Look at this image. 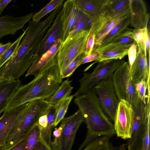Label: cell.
<instances>
[{
	"instance_id": "ab89813d",
	"label": "cell",
	"mask_w": 150,
	"mask_h": 150,
	"mask_svg": "<svg viewBox=\"0 0 150 150\" xmlns=\"http://www.w3.org/2000/svg\"><path fill=\"white\" fill-rule=\"evenodd\" d=\"M125 30L114 39L111 42H119L125 45H131L134 41L126 34Z\"/></svg>"
},
{
	"instance_id": "d6a6232c",
	"label": "cell",
	"mask_w": 150,
	"mask_h": 150,
	"mask_svg": "<svg viewBox=\"0 0 150 150\" xmlns=\"http://www.w3.org/2000/svg\"><path fill=\"white\" fill-rule=\"evenodd\" d=\"M64 0H52L50 1L39 11L33 15L32 20L36 22L40 21L45 15L54 10L60 5L63 4Z\"/></svg>"
},
{
	"instance_id": "9a60e30c",
	"label": "cell",
	"mask_w": 150,
	"mask_h": 150,
	"mask_svg": "<svg viewBox=\"0 0 150 150\" xmlns=\"http://www.w3.org/2000/svg\"><path fill=\"white\" fill-rule=\"evenodd\" d=\"M33 15L30 13L19 17L9 15L0 17V40L5 35L16 34L30 21Z\"/></svg>"
},
{
	"instance_id": "5b68a950",
	"label": "cell",
	"mask_w": 150,
	"mask_h": 150,
	"mask_svg": "<svg viewBox=\"0 0 150 150\" xmlns=\"http://www.w3.org/2000/svg\"><path fill=\"white\" fill-rule=\"evenodd\" d=\"M124 59H110L99 62L93 70L85 73L79 80V87L74 95L75 97L93 88L103 80L111 76Z\"/></svg>"
},
{
	"instance_id": "2e32d148",
	"label": "cell",
	"mask_w": 150,
	"mask_h": 150,
	"mask_svg": "<svg viewBox=\"0 0 150 150\" xmlns=\"http://www.w3.org/2000/svg\"><path fill=\"white\" fill-rule=\"evenodd\" d=\"M78 10L76 0H67L63 5L61 9L63 30L62 42L66 40L69 33L72 30Z\"/></svg>"
},
{
	"instance_id": "83f0119b",
	"label": "cell",
	"mask_w": 150,
	"mask_h": 150,
	"mask_svg": "<svg viewBox=\"0 0 150 150\" xmlns=\"http://www.w3.org/2000/svg\"><path fill=\"white\" fill-rule=\"evenodd\" d=\"M110 6L113 18L130 13L129 0H110Z\"/></svg>"
},
{
	"instance_id": "52a82bcc",
	"label": "cell",
	"mask_w": 150,
	"mask_h": 150,
	"mask_svg": "<svg viewBox=\"0 0 150 150\" xmlns=\"http://www.w3.org/2000/svg\"><path fill=\"white\" fill-rule=\"evenodd\" d=\"M111 78L119 101L125 100L133 107L138 98L135 91L128 62L122 63L114 72Z\"/></svg>"
},
{
	"instance_id": "e575fe53",
	"label": "cell",
	"mask_w": 150,
	"mask_h": 150,
	"mask_svg": "<svg viewBox=\"0 0 150 150\" xmlns=\"http://www.w3.org/2000/svg\"><path fill=\"white\" fill-rule=\"evenodd\" d=\"M40 130L38 123L33 128L26 137L27 142L25 150H34L40 139Z\"/></svg>"
},
{
	"instance_id": "4fadbf2b",
	"label": "cell",
	"mask_w": 150,
	"mask_h": 150,
	"mask_svg": "<svg viewBox=\"0 0 150 150\" xmlns=\"http://www.w3.org/2000/svg\"><path fill=\"white\" fill-rule=\"evenodd\" d=\"M61 10L55 18L53 24L43 38L38 53V57L46 52L57 40L62 37Z\"/></svg>"
},
{
	"instance_id": "3957f363",
	"label": "cell",
	"mask_w": 150,
	"mask_h": 150,
	"mask_svg": "<svg viewBox=\"0 0 150 150\" xmlns=\"http://www.w3.org/2000/svg\"><path fill=\"white\" fill-rule=\"evenodd\" d=\"M74 100L83 115L87 128L85 139L77 150H82L97 138H110L116 134L114 124L103 112L94 88L75 97Z\"/></svg>"
},
{
	"instance_id": "bcb514c9",
	"label": "cell",
	"mask_w": 150,
	"mask_h": 150,
	"mask_svg": "<svg viewBox=\"0 0 150 150\" xmlns=\"http://www.w3.org/2000/svg\"><path fill=\"white\" fill-rule=\"evenodd\" d=\"M126 147L125 144L123 143L117 146H113L112 150H126Z\"/></svg>"
},
{
	"instance_id": "f35d334b",
	"label": "cell",
	"mask_w": 150,
	"mask_h": 150,
	"mask_svg": "<svg viewBox=\"0 0 150 150\" xmlns=\"http://www.w3.org/2000/svg\"><path fill=\"white\" fill-rule=\"evenodd\" d=\"M137 45L135 41L130 45L128 51V64L129 70L131 69L137 57Z\"/></svg>"
},
{
	"instance_id": "d4e9b609",
	"label": "cell",
	"mask_w": 150,
	"mask_h": 150,
	"mask_svg": "<svg viewBox=\"0 0 150 150\" xmlns=\"http://www.w3.org/2000/svg\"><path fill=\"white\" fill-rule=\"evenodd\" d=\"M91 17L85 12L79 9L73 28L69 33L66 39L71 38L81 31H89L91 27Z\"/></svg>"
},
{
	"instance_id": "9c48e42d",
	"label": "cell",
	"mask_w": 150,
	"mask_h": 150,
	"mask_svg": "<svg viewBox=\"0 0 150 150\" xmlns=\"http://www.w3.org/2000/svg\"><path fill=\"white\" fill-rule=\"evenodd\" d=\"M93 88L103 112L109 119L114 121L119 100L111 76L101 81Z\"/></svg>"
},
{
	"instance_id": "277c9868",
	"label": "cell",
	"mask_w": 150,
	"mask_h": 150,
	"mask_svg": "<svg viewBox=\"0 0 150 150\" xmlns=\"http://www.w3.org/2000/svg\"><path fill=\"white\" fill-rule=\"evenodd\" d=\"M50 104L47 101L42 99L34 100L27 103L7 136L6 150L10 149L26 138Z\"/></svg>"
},
{
	"instance_id": "7402d4cb",
	"label": "cell",
	"mask_w": 150,
	"mask_h": 150,
	"mask_svg": "<svg viewBox=\"0 0 150 150\" xmlns=\"http://www.w3.org/2000/svg\"><path fill=\"white\" fill-rule=\"evenodd\" d=\"M79 9L88 14L92 20L99 14L110 0H76Z\"/></svg>"
},
{
	"instance_id": "7c38bea8",
	"label": "cell",
	"mask_w": 150,
	"mask_h": 150,
	"mask_svg": "<svg viewBox=\"0 0 150 150\" xmlns=\"http://www.w3.org/2000/svg\"><path fill=\"white\" fill-rule=\"evenodd\" d=\"M130 45H125L114 42L99 45L94 48L92 51L99 54L94 63L110 59H122L127 55Z\"/></svg>"
},
{
	"instance_id": "8d00e7d4",
	"label": "cell",
	"mask_w": 150,
	"mask_h": 150,
	"mask_svg": "<svg viewBox=\"0 0 150 150\" xmlns=\"http://www.w3.org/2000/svg\"><path fill=\"white\" fill-rule=\"evenodd\" d=\"M134 90L138 98L144 104L146 103V92L148 88L147 81L143 79L134 85Z\"/></svg>"
},
{
	"instance_id": "4316f807",
	"label": "cell",
	"mask_w": 150,
	"mask_h": 150,
	"mask_svg": "<svg viewBox=\"0 0 150 150\" xmlns=\"http://www.w3.org/2000/svg\"><path fill=\"white\" fill-rule=\"evenodd\" d=\"M71 81L67 79L63 81L54 95L47 101L50 104L55 105L63 99L70 96L74 87Z\"/></svg>"
},
{
	"instance_id": "f6af8a7d",
	"label": "cell",
	"mask_w": 150,
	"mask_h": 150,
	"mask_svg": "<svg viewBox=\"0 0 150 150\" xmlns=\"http://www.w3.org/2000/svg\"><path fill=\"white\" fill-rule=\"evenodd\" d=\"M12 1L11 0H0V15L8 5Z\"/></svg>"
},
{
	"instance_id": "7dc6e473",
	"label": "cell",
	"mask_w": 150,
	"mask_h": 150,
	"mask_svg": "<svg viewBox=\"0 0 150 150\" xmlns=\"http://www.w3.org/2000/svg\"><path fill=\"white\" fill-rule=\"evenodd\" d=\"M0 150H6V149L5 148L0 146Z\"/></svg>"
},
{
	"instance_id": "d590c367",
	"label": "cell",
	"mask_w": 150,
	"mask_h": 150,
	"mask_svg": "<svg viewBox=\"0 0 150 150\" xmlns=\"http://www.w3.org/2000/svg\"><path fill=\"white\" fill-rule=\"evenodd\" d=\"M83 52L80 54L69 65L61 75L62 79L71 76L76 69L79 66V64L82 59L85 57Z\"/></svg>"
},
{
	"instance_id": "ffe728a7",
	"label": "cell",
	"mask_w": 150,
	"mask_h": 150,
	"mask_svg": "<svg viewBox=\"0 0 150 150\" xmlns=\"http://www.w3.org/2000/svg\"><path fill=\"white\" fill-rule=\"evenodd\" d=\"M150 120L142 126L133 140L126 144L127 150H150Z\"/></svg>"
},
{
	"instance_id": "d6986e66",
	"label": "cell",
	"mask_w": 150,
	"mask_h": 150,
	"mask_svg": "<svg viewBox=\"0 0 150 150\" xmlns=\"http://www.w3.org/2000/svg\"><path fill=\"white\" fill-rule=\"evenodd\" d=\"M133 108L134 115L132 134L127 144L133 140L140 127L150 120V102L146 105L138 99Z\"/></svg>"
},
{
	"instance_id": "1f68e13d",
	"label": "cell",
	"mask_w": 150,
	"mask_h": 150,
	"mask_svg": "<svg viewBox=\"0 0 150 150\" xmlns=\"http://www.w3.org/2000/svg\"><path fill=\"white\" fill-rule=\"evenodd\" d=\"M128 15L112 19L96 35L95 39L94 48L100 45L105 37L113 28Z\"/></svg>"
},
{
	"instance_id": "4dcf8cb0",
	"label": "cell",
	"mask_w": 150,
	"mask_h": 150,
	"mask_svg": "<svg viewBox=\"0 0 150 150\" xmlns=\"http://www.w3.org/2000/svg\"><path fill=\"white\" fill-rule=\"evenodd\" d=\"M110 138L102 136L94 139L82 150H112L113 146Z\"/></svg>"
},
{
	"instance_id": "e0dca14e",
	"label": "cell",
	"mask_w": 150,
	"mask_h": 150,
	"mask_svg": "<svg viewBox=\"0 0 150 150\" xmlns=\"http://www.w3.org/2000/svg\"><path fill=\"white\" fill-rule=\"evenodd\" d=\"M27 103L4 111L3 115L0 118V146L5 148L7 136Z\"/></svg>"
},
{
	"instance_id": "8992f818",
	"label": "cell",
	"mask_w": 150,
	"mask_h": 150,
	"mask_svg": "<svg viewBox=\"0 0 150 150\" xmlns=\"http://www.w3.org/2000/svg\"><path fill=\"white\" fill-rule=\"evenodd\" d=\"M88 32L81 31L61 43L57 55L61 75L70 63L79 55L83 52Z\"/></svg>"
},
{
	"instance_id": "cb8c5ba5",
	"label": "cell",
	"mask_w": 150,
	"mask_h": 150,
	"mask_svg": "<svg viewBox=\"0 0 150 150\" xmlns=\"http://www.w3.org/2000/svg\"><path fill=\"white\" fill-rule=\"evenodd\" d=\"M47 115V125L44 129L40 130V138L47 145L51 146L52 132L54 127L56 117V110L54 105L50 104L46 110Z\"/></svg>"
},
{
	"instance_id": "7a4b0ae2",
	"label": "cell",
	"mask_w": 150,
	"mask_h": 150,
	"mask_svg": "<svg viewBox=\"0 0 150 150\" xmlns=\"http://www.w3.org/2000/svg\"><path fill=\"white\" fill-rule=\"evenodd\" d=\"M62 79L57 58L31 81L19 87L9 100L4 111L34 100L48 101L57 90Z\"/></svg>"
},
{
	"instance_id": "603a6c76",
	"label": "cell",
	"mask_w": 150,
	"mask_h": 150,
	"mask_svg": "<svg viewBox=\"0 0 150 150\" xmlns=\"http://www.w3.org/2000/svg\"><path fill=\"white\" fill-rule=\"evenodd\" d=\"M110 1L99 14L92 19L91 26L89 33L96 35L113 18L110 7Z\"/></svg>"
},
{
	"instance_id": "60d3db41",
	"label": "cell",
	"mask_w": 150,
	"mask_h": 150,
	"mask_svg": "<svg viewBox=\"0 0 150 150\" xmlns=\"http://www.w3.org/2000/svg\"><path fill=\"white\" fill-rule=\"evenodd\" d=\"M98 53L97 52L92 51V53L89 55L84 57L81 60L79 64L81 65L93 61H94L98 57Z\"/></svg>"
},
{
	"instance_id": "5bb4252c",
	"label": "cell",
	"mask_w": 150,
	"mask_h": 150,
	"mask_svg": "<svg viewBox=\"0 0 150 150\" xmlns=\"http://www.w3.org/2000/svg\"><path fill=\"white\" fill-rule=\"evenodd\" d=\"M130 25L134 29L147 27L149 18L146 5L142 0H129Z\"/></svg>"
},
{
	"instance_id": "8fae6325",
	"label": "cell",
	"mask_w": 150,
	"mask_h": 150,
	"mask_svg": "<svg viewBox=\"0 0 150 150\" xmlns=\"http://www.w3.org/2000/svg\"><path fill=\"white\" fill-rule=\"evenodd\" d=\"M134 85L142 80L147 81L148 88H150V55L148 58L145 52L137 47L136 58L130 69Z\"/></svg>"
},
{
	"instance_id": "30bf717a",
	"label": "cell",
	"mask_w": 150,
	"mask_h": 150,
	"mask_svg": "<svg viewBox=\"0 0 150 150\" xmlns=\"http://www.w3.org/2000/svg\"><path fill=\"white\" fill-rule=\"evenodd\" d=\"M133 108L129 103L122 100L119 101L114 122L116 134L124 139H128L131 135L133 120Z\"/></svg>"
},
{
	"instance_id": "f1b7e54d",
	"label": "cell",
	"mask_w": 150,
	"mask_h": 150,
	"mask_svg": "<svg viewBox=\"0 0 150 150\" xmlns=\"http://www.w3.org/2000/svg\"><path fill=\"white\" fill-rule=\"evenodd\" d=\"M130 23V13L115 26L103 40L100 45L111 42L127 28Z\"/></svg>"
},
{
	"instance_id": "ba28073f",
	"label": "cell",
	"mask_w": 150,
	"mask_h": 150,
	"mask_svg": "<svg viewBox=\"0 0 150 150\" xmlns=\"http://www.w3.org/2000/svg\"><path fill=\"white\" fill-rule=\"evenodd\" d=\"M84 122L83 115L79 109L72 115L64 117L60 124L62 127L60 135L56 141L52 142V150H71L76 133Z\"/></svg>"
},
{
	"instance_id": "836d02e7",
	"label": "cell",
	"mask_w": 150,
	"mask_h": 150,
	"mask_svg": "<svg viewBox=\"0 0 150 150\" xmlns=\"http://www.w3.org/2000/svg\"><path fill=\"white\" fill-rule=\"evenodd\" d=\"M27 30V28L26 29L24 30L22 34L11 44L0 57V68L3 66L13 55Z\"/></svg>"
},
{
	"instance_id": "ac0fdd59",
	"label": "cell",
	"mask_w": 150,
	"mask_h": 150,
	"mask_svg": "<svg viewBox=\"0 0 150 150\" xmlns=\"http://www.w3.org/2000/svg\"><path fill=\"white\" fill-rule=\"evenodd\" d=\"M61 42V39H58L48 50L37 58L27 71L25 77L31 75L35 76L52 61L57 58L58 49Z\"/></svg>"
},
{
	"instance_id": "ee69618b",
	"label": "cell",
	"mask_w": 150,
	"mask_h": 150,
	"mask_svg": "<svg viewBox=\"0 0 150 150\" xmlns=\"http://www.w3.org/2000/svg\"><path fill=\"white\" fill-rule=\"evenodd\" d=\"M12 44L10 42H8L4 44L0 42V57L4 53Z\"/></svg>"
},
{
	"instance_id": "44dd1931",
	"label": "cell",
	"mask_w": 150,
	"mask_h": 150,
	"mask_svg": "<svg viewBox=\"0 0 150 150\" xmlns=\"http://www.w3.org/2000/svg\"><path fill=\"white\" fill-rule=\"evenodd\" d=\"M21 83L19 79L9 81L0 78V114L4 111L9 100Z\"/></svg>"
},
{
	"instance_id": "f546056e",
	"label": "cell",
	"mask_w": 150,
	"mask_h": 150,
	"mask_svg": "<svg viewBox=\"0 0 150 150\" xmlns=\"http://www.w3.org/2000/svg\"><path fill=\"white\" fill-rule=\"evenodd\" d=\"M74 97V95L69 96L63 99L54 105L56 110L54 127L57 125L64 118L69 104Z\"/></svg>"
},
{
	"instance_id": "74e56055",
	"label": "cell",
	"mask_w": 150,
	"mask_h": 150,
	"mask_svg": "<svg viewBox=\"0 0 150 150\" xmlns=\"http://www.w3.org/2000/svg\"><path fill=\"white\" fill-rule=\"evenodd\" d=\"M95 36L96 35L94 33L88 32L83 51L85 56L89 55L92 53L94 45Z\"/></svg>"
},
{
	"instance_id": "6da1fadb",
	"label": "cell",
	"mask_w": 150,
	"mask_h": 150,
	"mask_svg": "<svg viewBox=\"0 0 150 150\" xmlns=\"http://www.w3.org/2000/svg\"><path fill=\"white\" fill-rule=\"evenodd\" d=\"M51 25L47 19L28 21V30L15 52L0 68V78L9 81L19 79L28 70L37 58L42 40Z\"/></svg>"
},
{
	"instance_id": "484cf974",
	"label": "cell",
	"mask_w": 150,
	"mask_h": 150,
	"mask_svg": "<svg viewBox=\"0 0 150 150\" xmlns=\"http://www.w3.org/2000/svg\"><path fill=\"white\" fill-rule=\"evenodd\" d=\"M125 32L128 36L136 42L137 47L144 51L146 54L145 50V42L147 37L149 34L147 27L141 29H132L127 28Z\"/></svg>"
},
{
	"instance_id": "b9f144b4",
	"label": "cell",
	"mask_w": 150,
	"mask_h": 150,
	"mask_svg": "<svg viewBox=\"0 0 150 150\" xmlns=\"http://www.w3.org/2000/svg\"><path fill=\"white\" fill-rule=\"evenodd\" d=\"M34 150H52V149L51 146L47 145L40 138Z\"/></svg>"
},
{
	"instance_id": "7bdbcfd3",
	"label": "cell",
	"mask_w": 150,
	"mask_h": 150,
	"mask_svg": "<svg viewBox=\"0 0 150 150\" xmlns=\"http://www.w3.org/2000/svg\"><path fill=\"white\" fill-rule=\"evenodd\" d=\"M26 137L8 150H25L26 144Z\"/></svg>"
}]
</instances>
